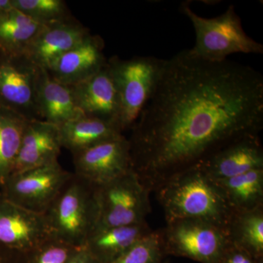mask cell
<instances>
[{
    "label": "cell",
    "instance_id": "5",
    "mask_svg": "<svg viewBox=\"0 0 263 263\" xmlns=\"http://www.w3.org/2000/svg\"><path fill=\"white\" fill-rule=\"evenodd\" d=\"M164 63L165 60L150 56L108 59L109 70L120 98L122 132L131 129L136 122L157 87Z\"/></svg>",
    "mask_w": 263,
    "mask_h": 263
},
{
    "label": "cell",
    "instance_id": "14",
    "mask_svg": "<svg viewBox=\"0 0 263 263\" xmlns=\"http://www.w3.org/2000/svg\"><path fill=\"white\" fill-rule=\"evenodd\" d=\"M90 34L89 29L71 17L45 25L24 53L40 68L48 70L53 62Z\"/></svg>",
    "mask_w": 263,
    "mask_h": 263
},
{
    "label": "cell",
    "instance_id": "16",
    "mask_svg": "<svg viewBox=\"0 0 263 263\" xmlns=\"http://www.w3.org/2000/svg\"><path fill=\"white\" fill-rule=\"evenodd\" d=\"M62 148L59 126L39 119L29 120L13 174L57 162Z\"/></svg>",
    "mask_w": 263,
    "mask_h": 263
},
{
    "label": "cell",
    "instance_id": "22",
    "mask_svg": "<svg viewBox=\"0 0 263 263\" xmlns=\"http://www.w3.org/2000/svg\"><path fill=\"white\" fill-rule=\"evenodd\" d=\"M44 26L12 8L0 15V49L10 53H25Z\"/></svg>",
    "mask_w": 263,
    "mask_h": 263
},
{
    "label": "cell",
    "instance_id": "13",
    "mask_svg": "<svg viewBox=\"0 0 263 263\" xmlns=\"http://www.w3.org/2000/svg\"><path fill=\"white\" fill-rule=\"evenodd\" d=\"M105 43L90 34L73 48L60 57L48 69L53 79L67 86H75L92 77L107 65Z\"/></svg>",
    "mask_w": 263,
    "mask_h": 263
},
{
    "label": "cell",
    "instance_id": "6",
    "mask_svg": "<svg viewBox=\"0 0 263 263\" xmlns=\"http://www.w3.org/2000/svg\"><path fill=\"white\" fill-rule=\"evenodd\" d=\"M93 190L98 214L95 230L146 222L150 192L133 170Z\"/></svg>",
    "mask_w": 263,
    "mask_h": 263
},
{
    "label": "cell",
    "instance_id": "15",
    "mask_svg": "<svg viewBox=\"0 0 263 263\" xmlns=\"http://www.w3.org/2000/svg\"><path fill=\"white\" fill-rule=\"evenodd\" d=\"M212 179H229L253 170L263 169V149L259 136L230 143L199 164Z\"/></svg>",
    "mask_w": 263,
    "mask_h": 263
},
{
    "label": "cell",
    "instance_id": "10",
    "mask_svg": "<svg viewBox=\"0 0 263 263\" xmlns=\"http://www.w3.org/2000/svg\"><path fill=\"white\" fill-rule=\"evenodd\" d=\"M72 155L77 176L93 186L110 182L133 170L129 141L123 134Z\"/></svg>",
    "mask_w": 263,
    "mask_h": 263
},
{
    "label": "cell",
    "instance_id": "24",
    "mask_svg": "<svg viewBox=\"0 0 263 263\" xmlns=\"http://www.w3.org/2000/svg\"><path fill=\"white\" fill-rule=\"evenodd\" d=\"M13 8L42 25L63 22L71 18L62 0H11Z\"/></svg>",
    "mask_w": 263,
    "mask_h": 263
},
{
    "label": "cell",
    "instance_id": "19",
    "mask_svg": "<svg viewBox=\"0 0 263 263\" xmlns=\"http://www.w3.org/2000/svg\"><path fill=\"white\" fill-rule=\"evenodd\" d=\"M59 129L62 148L72 155L122 135L117 126L85 116L59 126Z\"/></svg>",
    "mask_w": 263,
    "mask_h": 263
},
{
    "label": "cell",
    "instance_id": "28",
    "mask_svg": "<svg viewBox=\"0 0 263 263\" xmlns=\"http://www.w3.org/2000/svg\"><path fill=\"white\" fill-rule=\"evenodd\" d=\"M96 260L84 247L78 249L68 263H95Z\"/></svg>",
    "mask_w": 263,
    "mask_h": 263
},
{
    "label": "cell",
    "instance_id": "4",
    "mask_svg": "<svg viewBox=\"0 0 263 263\" xmlns=\"http://www.w3.org/2000/svg\"><path fill=\"white\" fill-rule=\"evenodd\" d=\"M45 215L52 240L84 247L98 219L93 186L84 181L67 183Z\"/></svg>",
    "mask_w": 263,
    "mask_h": 263
},
{
    "label": "cell",
    "instance_id": "7",
    "mask_svg": "<svg viewBox=\"0 0 263 263\" xmlns=\"http://www.w3.org/2000/svg\"><path fill=\"white\" fill-rule=\"evenodd\" d=\"M161 234L164 251L202 263H219L232 243L228 230L201 219L170 221Z\"/></svg>",
    "mask_w": 263,
    "mask_h": 263
},
{
    "label": "cell",
    "instance_id": "12",
    "mask_svg": "<svg viewBox=\"0 0 263 263\" xmlns=\"http://www.w3.org/2000/svg\"><path fill=\"white\" fill-rule=\"evenodd\" d=\"M70 87L76 104L85 117L110 123L122 131L120 98L108 62L92 77Z\"/></svg>",
    "mask_w": 263,
    "mask_h": 263
},
{
    "label": "cell",
    "instance_id": "17",
    "mask_svg": "<svg viewBox=\"0 0 263 263\" xmlns=\"http://www.w3.org/2000/svg\"><path fill=\"white\" fill-rule=\"evenodd\" d=\"M36 103L41 120L61 126L84 117L70 86L53 79L47 70L40 68Z\"/></svg>",
    "mask_w": 263,
    "mask_h": 263
},
{
    "label": "cell",
    "instance_id": "1",
    "mask_svg": "<svg viewBox=\"0 0 263 263\" xmlns=\"http://www.w3.org/2000/svg\"><path fill=\"white\" fill-rule=\"evenodd\" d=\"M263 127V76L229 60L183 50L165 60L128 138L132 169L150 192Z\"/></svg>",
    "mask_w": 263,
    "mask_h": 263
},
{
    "label": "cell",
    "instance_id": "23",
    "mask_svg": "<svg viewBox=\"0 0 263 263\" xmlns=\"http://www.w3.org/2000/svg\"><path fill=\"white\" fill-rule=\"evenodd\" d=\"M228 231L232 245L259 258L263 253V206L235 212Z\"/></svg>",
    "mask_w": 263,
    "mask_h": 263
},
{
    "label": "cell",
    "instance_id": "11",
    "mask_svg": "<svg viewBox=\"0 0 263 263\" xmlns=\"http://www.w3.org/2000/svg\"><path fill=\"white\" fill-rule=\"evenodd\" d=\"M52 240L45 214L27 210L0 193V245L28 249Z\"/></svg>",
    "mask_w": 263,
    "mask_h": 263
},
{
    "label": "cell",
    "instance_id": "8",
    "mask_svg": "<svg viewBox=\"0 0 263 263\" xmlns=\"http://www.w3.org/2000/svg\"><path fill=\"white\" fill-rule=\"evenodd\" d=\"M70 179L57 161L10 175L0 193L19 206L45 214Z\"/></svg>",
    "mask_w": 263,
    "mask_h": 263
},
{
    "label": "cell",
    "instance_id": "3",
    "mask_svg": "<svg viewBox=\"0 0 263 263\" xmlns=\"http://www.w3.org/2000/svg\"><path fill=\"white\" fill-rule=\"evenodd\" d=\"M180 10L193 24L195 44L190 50L195 57L208 61L220 62L228 60V57L233 53L262 54V44L246 33L233 5L214 18L197 15L189 2L181 3Z\"/></svg>",
    "mask_w": 263,
    "mask_h": 263
},
{
    "label": "cell",
    "instance_id": "2",
    "mask_svg": "<svg viewBox=\"0 0 263 263\" xmlns=\"http://www.w3.org/2000/svg\"><path fill=\"white\" fill-rule=\"evenodd\" d=\"M153 192L167 222L201 219L228 230L235 214L215 180L199 165L171 176Z\"/></svg>",
    "mask_w": 263,
    "mask_h": 263
},
{
    "label": "cell",
    "instance_id": "18",
    "mask_svg": "<svg viewBox=\"0 0 263 263\" xmlns=\"http://www.w3.org/2000/svg\"><path fill=\"white\" fill-rule=\"evenodd\" d=\"M151 231L146 222L97 229L89 235L84 247L95 260L102 258L105 260L104 262L110 263Z\"/></svg>",
    "mask_w": 263,
    "mask_h": 263
},
{
    "label": "cell",
    "instance_id": "29",
    "mask_svg": "<svg viewBox=\"0 0 263 263\" xmlns=\"http://www.w3.org/2000/svg\"><path fill=\"white\" fill-rule=\"evenodd\" d=\"M13 8L11 0H0V15Z\"/></svg>",
    "mask_w": 263,
    "mask_h": 263
},
{
    "label": "cell",
    "instance_id": "20",
    "mask_svg": "<svg viewBox=\"0 0 263 263\" xmlns=\"http://www.w3.org/2000/svg\"><path fill=\"white\" fill-rule=\"evenodd\" d=\"M215 181L235 213L263 206V169Z\"/></svg>",
    "mask_w": 263,
    "mask_h": 263
},
{
    "label": "cell",
    "instance_id": "26",
    "mask_svg": "<svg viewBox=\"0 0 263 263\" xmlns=\"http://www.w3.org/2000/svg\"><path fill=\"white\" fill-rule=\"evenodd\" d=\"M37 256L35 263H68L78 249L58 240H52Z\"/></svg>",
    "mask_w": 263,
    "mask_h": 263
},
{
    "label": "cell",
    "instance_id": "21",
    "mask_svg": "<svg viewBox=\"0 0 263 263\" xmlns=\"http://www.w3.org/2000/svg\"><path fill=\"white\" fill-rule=\"evenodd\" d=\"M28 121L0 105V188L13 174Z\"/></svg>",
    "mask_w": 263,
    "mask_h": 263
},
{
    "label": "cell",
    "instance_id": "25",
    "mask_svg": "<svg viewBox=\"0 0 263 263\" xmlns=\"http://www.w3.org/2000/svg\"><path fill=\"white\" fill-rule=\"evenodd\" d=\"M164 251L161 231H151L110 263H156Z\"/></svg>",
    "mask_w": 263,
    "mask_h": 263
},
{
    "label": "cell",
    "instance_id": "9",
    "mask_svg": "<svg viewBox=\"0 0 263 263\" xmlns=\"http://www.w3.org/2000/svg\"><path fill=\"white\" fill-rule=\"evenodd\" d=\"M39 72L25 53L0 49V105L28 120H41L36 103Z\"/></svg>",
    "mask_w": 263,
    "mask_h": 263
},
{
    "label": "cell",
    "instance_id": "27",
    "mask_svg": "<svg viewBox=\"0 0 263 263\" xmlns=\"http://www.w3.org/2000/svg\"><path fill=\"white\" fill-rule=\"evenodd\" d=\"M219 263H257V258L245 249L231 243Z\"/></svg>",
    "mask_w": 263,
    "mask_h": 263
}]
</instances>
